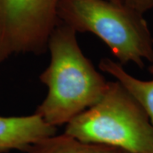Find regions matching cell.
Wrapping results in <instances>:
<instances>
[{
  "label": "cell",
  "instance_id": "cell-7",
  "mask_svg": "<svg viewBox=\"0 0 153 153\" xmlns=\"http://www.w3.org/2000/svg\"><path fill=\"white\" fill-rule=\"evenodd\" d=\"M26 153H124V151L103 145L82 141L66 134L44 138L33 144Z\"/></svg>",
  "mask_w": 153,
  "mask_h": 153
},
{
  "label": "cell",
  "instance_id": "cell-9",
  "mask_svg": "<svg viewBox=\"0 0 153 153\" xmlns=\"http://www.w3.org/2000/svg\"><path fill=\"white\" fill-rule=\"evenodd\" d=\"M109 1H111V2H114V3H118V4H121V3H123V0H109Z\"/></svg>",
  "mask_w": 153,
  "mask_h": 153
},
{
  "label": "cell",
  "instance_id": "cell-4",
  "mask_svg": "<svg viewBox=\"0 0 153 153\" xmlns=\"http://www.w3.org/2000/svg\"><path fill=\"white\" fill-rule=\"evenodd\" d=\"M60 0H0V63L48 49Z\"/></svg>",
  "mask_w": 153,
  "mask_h": 153
},
{
  "label": "cell",
  "instance_id": "cell-10",
  "mask_svg": "<svg viewBox=\"0 0 153 153\" xmlns=\"http://www.w3.org/2000/svg\"><path fill=\"white\" fill-rule=\"evenodd\" d=\"M124 153H129V152H124Z\"/></svg>",
  "mask_w": 153,
  "mask_h": 153
},
{
  "label": "cell",
  "instance_id": "cell-2",
  "mask_svg": "<svg viewBox=\"0 0 153 153\" xmlns=\"http://www.w3.org/2000/svg\"><path fill=\"white\" fill-rule=\"evenodd\" d=\"M59 22L102 40L118 63L140 68L153 60V38L143 14L109 0H60Z\"/></svg>",
  "mask_w": 153,
  "mask_h": 153
},
{
  "label": "cell",
  "instance_id": "cell-6",
  "mask_svg": "<svg viewBox=\"0 0 153 153\" xmlns=\"http://www.w3.org/2000/svg\"><path fill=\"white\" fill-rule=\"evenodd\" d=\"M100 69L114 77L136 99L148 115L153 126V79L141 80L130 75L125 71L120 63L103 58L100 60ZM149 71L153 73V60L149 66Z\"/></svg>",
  "mask_w": 153,
  "mask_h": 153
},
{
  "label": "cell",
  "instance_id": "cell-8",
  "mask_svg": "<svg viewBox=\"0 0 153 153\" xmlns=\"http://www.w3.org/2000/svg\"><path fill=\"white\" fill-rule=\"evenodd\" d=\"M123 4L138 12L144 13L153 10V0H123Z\"/></svg>",
  "mask_w": 153,
  "mask_h": 153
},
{
  "label": "cell",
  "instance_id": "cell-1",
  "mask_svg": "<svg viewBox=\"0 0 153 153\" xmlns=\"http://www.w3.org/2000/svg\"><path fill=\"white\" fill-rule=\"evenodd\" d=\"M49 63L39 76L48 93L35 113L50 125L67 124L98 102L108 82L83 55L76 33L59 22L48 42Z\"/></svg>",
  "mask_w": 153,
  "mask_h": 153
},
{
  "label": "cell",
  "instance_id": "cell-3",
  "mask_svg": "<svg viewBox=\"0 0 153 153\" xmlns=\"http://www.w3.org/2000/svg\"><path fill=\"white\" fill-rule=\"evenodd\" d=\"M65 134L129 153H153V126L141 105L115 80L98 102L70 121Z\"/></svg>",
  "mask_w": 153,
  "mask_h": 153
},
{
  "label": "cell",
  "instance_id": "cell-5",
  "mask_svg": "<svg viewBox=\"0 0 153 153\" xmlns=\"http://www.w3.org/2000/svg\"><path fill=\"white\" fill-rule=\"evenodd\" d=\"M56 127L37 113L20 117H0V153L27 151L33 144L55 135Z\"/></svg>",
  "mask_w": 153,
  "mask_h": 153
}]
</instances>
